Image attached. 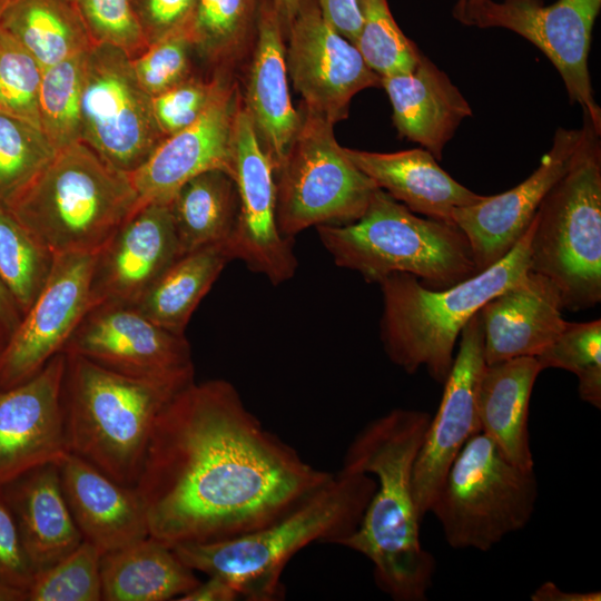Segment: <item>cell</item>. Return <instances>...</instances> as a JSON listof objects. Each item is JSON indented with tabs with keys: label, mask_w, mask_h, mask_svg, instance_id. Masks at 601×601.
Returning a JSON list of instances; mask_svg holds the SVG:
<instances>
[{
	"label": "cell",
	"mask_w": 601,
	"mask_h": 601,
	"mask_svg": "<svg viewBox=\"0 0 601 601\" xmlns=\"http://www.w3.org/2000/svg\"><path fill=\"white\" fill-rule=\"evenodd\" d=\"M333 474L265 428L230 382L208 380L189 383L160 412L135 487L149 536L174 548L270 524Z\"/></svg>",
	"instance_id": "obj_1"
},
{
	"label": "cell",
	"mask_w": 601,
	"mask_h": 601,
	"mask_svg": "<svg viewBox=\"0 0 601 601\" xmlns=\"http://www.w3.org/2000/svg\"><path fill=\"white\" fill-rule=\"evenodd\" d=\"M430 421L428 413L412 408L372 420L348 445L341 467L373 474L376 489L357 529L338 545L367 558L377 587L396 601L426 600L435 571V559L421 543L412 486Z\"/></svg>",
	"instance_id": "obj_2"
},
{
	"label": "cell",
	"mask_w": 601,
	"mask_h": 601,
	"mask_svg": "<svg viewBox=\"0 0 601 601\" xmlns=\"http://www.w3.org/2000/svg\"><path fill=\"white\" fill-rule=\"evenodd\" d=\"M376 489L370 474L341 469L287 514L247 534L210 543L179 544L174 551L194 571L231 584L240 599L277 601L288 561L312 543L339 544L358 526Z\"/></svg>",
	"instance_id": "obj_3"
},
{
	"label": "cell",
	"mask_w": 601,
	"mask_h": 601,
	"mask_svg": "<svg viewBox=\"0 0 601 601\" xmlns=\"http://www.w3.org/2000/svg\"><path fill=\"white\" fill-rule=\"evenodd\" d=\"M65 354L62 407L69 453L135 486L160 412L195 377H134Z\"/></svg>",
	"instance_id": "obj_4"
},
{
	"label": "cell",
	"mask_w": 601,
	"mask_h": 601,
	"mask_svg": "<svg viewBox=\"0 0 601 601\" xmlns=\"http://www.w3.org/2000/svg\"><path fill=\"white\" fill-rule=\"evenodd\" d=\"M532 229L531 221L501 260L444 289H430L406 273L383 278L378 283L383 296L380 336L390 361L407 374L424 367L436 383L443 384L466 323L486 302L530 270Z\"/></svg>",
	"instance_id": "obj_5"
},
{
	"label": "cell",
	"mask_w": 601,
	"mask_h": 601,
	"mask_svg": "<svg viewBox=\"0 0 601 601\" xmlns=\"http://www.w3.org/2000/svg\"><path fill=\"white\" fill-rule=\"evenodd\" d=\"M6 207L53 255L97 254L138 196L128 174L78 141L57 150Z\"/></svg>",
	"instance_id": "obj_6"
},
{
	"label": "cell",
	"mask_w": 601,
	"mask_h": 601,
	"mask_svg": "<svg viewBox=\"0 0 601 601\" xmlns=\"http://www.w3.org/2000/svg\"><path fill=\"white\" fill-rule=\"evenodd\" d=\"M316 229L334 263L368 283L406 273L440 290L479 273L469 240L455 224L420 217L380 188L357 220Z\"/></svg>",
	"instance_id": "obj_7"
},
{
	"label": "cell",
	"mask_w": 601,
	"mask_h": 601,
	"mask_svg": "<svg viewBox=\"0 0 601 601\" xmlns=\"http://www.w3.org/2000/svg\"><path fill=\"white\" fill-rule=\"evenodd\" d=\"M590 122L568 171L541 201L530 239V270L559 289L563 308L601 300V146Z\"/></svg>",
	"instance_id": "obj_8"
},
{
	"label": "cell",
	"mask_w": 601,
	"mask_h": 601,
	"mask_svg": "<svg viewBox=\"0 0 601 601\" xmlns=\"http://www.w3.org/2000/svg\"><path fill=\"white\" fill-rule=\"evenodd\" d=\"M538 493L534 469L513 464L479 432L450 466L431 512L450 546L485 552L526 526Z\"/></svg>",
	"instance_id": "obj_9"
},
{
	"label": "cell",
	"mask_w": 601,
	"mask_h": 601,
	"mask_svg": "<svg viewBox=\"0 0 601 601\" xmlns=\"http://www.w3.org/2000/svg\"><path fill=\"white\" fill-rule=\"evenodd\" d=\"M276 174V218L287 238L312 226L345 225L365 213L378 188L347 157L334 125L304 109Z\"/></svg>",
	"instance_id": "obj_10"
},
{
	"label": "cell",
	"mask_w": 601,
	"mask_h": 601,
	"mask_svg": "<svg viewBox=\"0 0 601 601\" xmlns=\"http://www.w3.org/2000/svg\"><path fill=\"white\" fill-rule=\"evenodd\" d=\"M164 139L131 59L116 47L92 45L83 63L81 141L111 167L131 174Z\"/></svg>",
	"instance_id": "obj_11"
},
{
	"label": "cell",
	"mask_w": 601,
	"mask_h": 601,
	"mask_svg": "<svg viewBox=\"0 0 601 601\" xmlns=\"http://www.w3.org/2000/svg\"><path fill=\"white\" fill-rule=\"evenodd\" d=\"M601 0H487L474 26L511 30L540 49L559 71L570 101L579 104L598 134L601 109L597 104L588 67L592 29Z\"/></svg>",
	"instance_id": "obj_12"
},
{
	"label": "cell",
	"mask_w": 601,
	"mask_h": 601,
	"mask_svg": "<svg viewBox=\"0 0 601 601\" xmlns=\"http://www.w3.org/2000/svg\"><path fill=\"white\" fill-rule=\"evenodd\" d=\"M287 32V72L305 110L335 125L347 118L356 93L381 86V77L324 18L317 0H299Z\"/></svg>",
	"instance_id": "obj_13"
},
{
	"label": "cell",
	"mask_w": 601,
	"mask_h": 601,
	"mask_svg": "<svg viewBox=\"0 0 601 601\" xmlns=\"http://www.w3.org/2000/svg\"><path fill=\"white\" fill-rule=\"evenodd\" d=\"M234 180L238 215L228 242L233 257L273 285L285 283L298 263L292 239L283 236L277 225L274 166L243 100L235 120Z\"/></svg>",
	"instance_id": "obj_14"
},
{
	"label": "cell",
	"mask_w": 601,
	"mask_h": 601,
	"mask_svg": "<svg viewBox=\"0 0 601 601\" xmlns=\"http://www.w3.org/2000/svg\"><path fill=\"white\" fill-rule=\"evenodd\" d=\"M96 254L55 256L42 289L0 349V388L36 375L61 353L91 307V276Z\"/></svg>",
	"instance_id": "obj_15"
},
{
	"label": "cell",
	"mask_w": 601,
	"mask_h": 601,
	"mask_svg": "<svg viewBox=\"0 0 601 601\" xmlns=\"http://www.w3.org/2000/svg\"><path fill=\"white\" fill-rule=\"evenodd\" d=\"M62 352L134 377H195L185 334L159 326L131 305L91 306Z\"/></svg>",
	"instance_id": "obj_16"
},
{
	"label": "cell",
	"mask_w": 601,
	"mask_h": 601,
	"mask_svg": "<svg viewBox=\"0 0 601 601\" xmlns=\"http://www.w3.org/2000/svg\"><path fill=\"white\" fill-rule=\"evenodd\" d=\"M460 346L443 383L439 410L417 453L412 486L420 518L431 512L450 466L470 437L481 432L476 392L486 366L483 326L479 312L460 334Z\"/></svg>",
	"instance_id": "obj_17"
},
{
	"label": "cell",
	"mask_w": 601,
	"mask_h": 601,
	"mask_svg": "<svg viewBox=\"0 0 601 601\" xmlns=\"http://www.w3.org/2000/svg\"><path fill=\"white\" fill-rule=\"evenodd\" d=\"M243 96L225 73L204 112L185 129L166 137L129 175L138 207L169 203L193 177L223 170L234 178V130Z\"/></svg>",
	"instance_id": "obj_18"
},
{
	"label": "cell",
	"mask_w": 601,
	"mask_h": 601,
	"mask_svg": "<svg viewBox=\"0 0 601 601\" xmlns=\"http://www.w3.org/2000/svg\"><path fill=\"white\" fill-rule=\"evenodd\" d=\"M590 127L559 128L539 167L514 188L454 209L453 223L471 246L479 272L501 260L521 239L549 190L568 171Z\"/></svg>",
	"instance_id": "obj_19"
},
{
	"label": "cell",
	"mask_w": 601,
	"mask_h": 601,
	"mask_svg": "<svg viewBox=\"0 0 601 601\" xmlns=\"http://www.w3.org/2000/svg\"><path fill=\"white\" fill-rule=\"evenodd\" d=\"M63 352L36 375L0 388V486L67 453L62 407Z\"/></svg>",
	"instance_id": "obj_20"
},
{
	"label": "cell",
	"mask_w": 601,
	"mask_h": 601,
	"mask_svg": "<svg viewBox=\"0 0 601 601\" xmlns=\"http://www.w3.org/2000/svg\"><path fill=\"white\" fill-rule=\"evenodd\" d=\"M180 255L169 203L138 207L96 254L91 306H135Z\"/></svg>",
	"instance_id": "obj_21"
},
{
	"label": "cell",
	"mask_w": 601,
	"mask_h": 601,
	"mask_svg": "<svg viewBox=\"0 0 601 601\" xmlns=\"http://www.w3.org/2000/svg\"><path fill=\"white\" fill-rule=\"evenodd\" d=\"M562 309L558 287L529 270L479 311L485 364L538 356L564 328Z\"/></svg>",
	"instance_id": "obj_22"
},
{
	"label": "cell",
	"mask_w": 601,
	"mask_h": 601,
	"mask_svg": "<svg viewBox=\"0 0 601 601\" xmlns=\"http://www.w3.org/2000/svg\"><path fill=\"white\" fill-rule=\"evenodd\" d=\"M57 464L67 504L85 541L105 554L149 536L135 486L115 481L71 453Z\"/></svg>",
	"instance_id": "obj_23"
},
{
	"label": "cell",
	"mask_w": 601,
	"mask_h": 601,
	"mask_svg": "<svg viewBox=\"0 0 601 601\" xmlns=\"http://www.w3.org/2000/svg\"><path fill=\"white\" fill-rule=\"evenodd\" d=\"M283 31L274 0H260L243 102L275 171L303 118L289 96Z\"/></svg>",
	"instance_id": "obj_24"
},
{
	"label": "cell",
	"mask_w": 601,
	"mask_h": 601,
	"mask_svg": "<svg viewBox=\"0 0 601 601\" xmlns=\"http://www.w3.org/2000/svg\"><path fill=\"white\" fill-rule=\"evenodd\" d=\"M398 136L418 144L437 160L472 109L447 75L421 53L407 72L381 77Z\"/></svg>",
	"instance_id": "obj_25"
},
{
	"label": "cell",
	"mask_w": 601,
	"mask_h": 601,
	"mask_svg": "<svg viewBox=\"0 0 601 601\" xmlns=\"http://www.w3.org/2000/svg\"><path fill=\"white\" fill-rule=\"evenodd\" d=\"M35 573L82 541L67 504L57 463L35 467L1 486Z\"/></svg>",
	"instance_id": "obj_26"
},
{
	"label": "cell",
	"mask_w": 601,
	"mask_h": 601,
	"mask_svg": "<svg viewBox=\"0 0 601 601\" xmlns=\"http://www.w3.org/2000/svg\"><path fill=\"white\" fill-rule=\"evenodd\" d=\"M344 150L380 189L413 213L428 218L453 223L454 209L476 204L485 197L452 178L424 148L396 152L346 147Z\"/></svg>",
	"instance_id": "obj_27"
},
{
	"label": "cell",
	"mask_w": 601,
	"mask_h": 601,
	"mask_svg": "<svg viewBox=\"0 0 601 601\" xmlns=\"http://www.w3.org/2000/svg\"><path fill=\"white\" fill-rule=\"evenodd\" d=\"M541 371L532 356L486 365L476 392L481 432L496 444L510 462L524 470L534 469L528 424L529 406Z\"/></svg>",
	"instance_id": "obj_28"
},
{
	"label": "cell",
	"mask_w": 601,
	"mask_h": 601,
	"mask_svg": "<svg viewBox=\"0 0 601 601\" xmlns=\"http://www.w3.org/2000/svg\"><path fill=\"white\" fill-rule=\"evenodd\" d=\"M100 575L105 601L178 600L200 582L171 546L151 536L102 554Z\"/></svg>",
	"instance_id": "obj_29"
},
{
	"label": "cell",
	"mask_w": 601,
	"mask_h": 601,
	"mask_svg": "<svg viewBox=\"0 0 601 601\" xmlns=\"http://www.w3.org/2000/svg\"><path fill=\"white\" fill-rule=\"evenodd\" d=\"M233 259L228 242L185 253L161 274L135 306L159 326L184 335L198 304L226 264Z\"/></svg>",
	"instance_id": "obj_30"
},
{
	"label": "cell",
	"mask_w": 601,
	"mask_h": 601,
	"mask_svg": "<svg viewBox=\"0 0 601 601\" xmlns=\"http://www.w3.org/2000/svg\"><path fill=\"white\" fill-rule=\"evenodd\" d=\"M180 254L229 242L238 215L234 178L208 170L186 181L169 200Z\"/></svg>",
	"instance_id": "obj_31"
},
{
	"label": "cell",
	"mask_w": 601,
	"mask_h": 601,
	"mask_svg": "<svg viewBox=\"0 0 601 601\" xmlns=\"http://www.w3.org/2000/svg\"><path fill=\"white\" fill-rule=\"evenodd\" d=\"M0 27L42 69L85 52L92 46L76 8L65 0H10Z\"/></svg>",
	"instance_id": "obj_32"
},
{
	"label": "cell",
	"mask_w": 601,
	"mask_h": 601,
	"mask_svg": "<svg viewBox=\"0 0 601 601\" xmlns=\"http://www.w3.org/2000/svg\"><path fill=\"white\" fill-rule=\"evenodd\" d=\"M260 0H197L185 28L194 52L216 72L233 63L255 36Z\"/></svg>",
	"instance_id": "obj_33"
},
{
	"label": "cell",
	"mask_w": 601,
	"mask_h": 601,
	"mask_svg": "<svg viewBox=\"0 0 601 601\" xmlns=\"http://www.w3.org/2000/svg\"><path fill=\"white\" fill-rule=\"evenodd\" d=\"M55 256L0 205V280L22 315L46 284Z\"/></svg>",
	"instance_id": "obj_34"
},
{
	"label": "cell",
	"mask_w": 601,
	"mask_h": 601,
	"mask_svg": "<svg viewBox=\"0 0 601 601\" xmlns=\"http://www.w3.org/2000/svg\"><path fill=\"white\" fill-rule=\"evenodd\" d=\"M86 52L42 69L38 96L40 129L55 151L81 141Z\"/></svg>",
	"instance_id": "obj_35"
},
{
	"label": "cell",
	"mask_w": 601,
	"mask_h": 601,
	"mask_svg": "<svg viewBox=\"0 0 601 601\" xmlns=\"http://www.w3.org/2000/svg\"><path fill=\"white\" fill-rule=\"evenodd\" d=\"M541 370L561 368L578 378L583 402L601 407V319L566 322L558 337L535 356Z\"/></svg>",
	"instance_id": "obj_36"
},
{
	"label": "cell",
	"mask_w": 601,
	"mask_h": 601,
	"mask_svg": "<svg viewBox=\"0 0 601 601\" xmlns=\"http://www.w3.org/2000/svg\"><path fill=\"white\" fill-rule=\"evenodd\" d=\"M361 29L354 43L366 65L380 77L411 71L421 51L403 33L387 0H358Z\"/></svg>",
	"instance_id": "obj_37"
},
{
	"label": "cell",
	"mask_w": 601,
	"mask_h": 601,
	"mask_svg": "<svg viewBox=\"0 0 601 601\" xmlns=\"http://www.w3.org/2000/svg\"><path fill=\"white\" fill-rule=\"evenodd\" d=\"M101 556L95 545L83 540L63 559L35 573L26 601L102 600Z\"/></svg>",
	"instance_id": "obj_38"
},
{
	"label": "cell",
	"mask_w": 601,
	"mask_h": 601,
	"mask_svg": "<svg viewBox=\"0 0 601 601\" xmlns=\"http://www.w3.org/2000/svg\"><path fill=\"white\" fill-rule=\"evenodd\" d=\"M55 152L39 129L0 114V205L7 206Z\"/></svg>",
	"instance_id": "obj_39"
},
{
	"label": "cell",
	"mask_w": 601,
	"mask_h": 601,
	"mask_svg": "<svg viewBox=\"0 0 601 601\" xmlns=\"http://www.w3.org/2000/svg\"><path fill=\"white\" fill-rule=\"evenodd\" d=\"M39 62L0 27V112L40 129Z\"/></svg>",
	"instance_id": "obj_40"
},
{
	"label": "cell",
	"mask_w": 601,
	"mask_h": 601,
	"mask_svg": "<svg viewBox=\"0 0 601 601\" xmlns=\"http://www.w3.org/2000/svg\"><path fill=\"white\" fill-rule=\"evenodd\" d=\"M75 8L92 45L116 47L130 59L148 48L131 0H76Z\"/></svg>",
	"instance_id": "obj_41"
},
{
	"label": "cell",
	"mask_w": 601,
	"mask_h": 601,
	"mask_svg": "<svg viewBox=\"0 0 601 601\" xmlns=\"http://www.w3.org/2000/svg\"><path fill=\"white\" fill-rule=\"evenodd\" d=\"M194 52L186 29L171 33L131 59L135 75L142 89L156 97L194 75Z\"/></svg>",
	"instance_id": "obj_42"
},
{
	"label": "cell",
	"mask_w": 601,
	"mask_h": 601,
	"mask_svg": "<svg viewBox=\"0 0 601 601\" xmlns=\"http://www.w3.org/2000/svg\"><path fill=\"white\" fill-rule=\"evenodd\" d=\"M224 72H215L210 78L197 75L151 97L152 112L164 136L169 137L195 122L210 102Z\"/></svg>",
	"instance_id": "obj_43"
},
{
	"label": "cell",
	"mask_w": 601,
	"mask_h": 601,
	"mask_svg": "<svg viewBox=\"0 0 601 601\" xmlns=\"http://www.w3.org/2000/svg\"><path fill=\"white\" fill-rule=\"evenodd\" d=\"M33 577L35 570L0 486V583L26 594Z\"/></svg>",
	"instance_id": "obj_44"
},
{
	"label": "cell",
	"mask_w": 601,
	"mask_h": 601,
	"mask_svg": "<svg viewBox=\"0 0 601 601\" xmlns=\"http://www.w3.org/2000/svg\"><path fill=\"white\" fill-rule=\"evenodd\" d=\"M149 45L187 27L197 0H131Z\"/></svg>",
	"instance_id": "obj_45"
},
{
	"label": "cell",
	"mask_w": 601,
	"mask_h": 601,
	"mask_svg": "<svg viewBox=\"0 0 601 601\" xmlns=\"http://www.w3.org/2000/svg\"><path fill=\"white\" fill-rule=\"evenodd\" d=\"M324 18L352 43L361 29L358 0H317Z\"/></svg>",
	"instance_id": "obj_46"
},
{
	"label": "cell",
	"mask_w": 601,
	"mask_h": 601,
	"mask_svg": "<svg viewBox=\"0 0 601 601\" xmlns=\"http://www.w3.org/2000/svg\"><path fill=\"white\" fill-rule=\"evenodd\" d=\"M194 589L178 598V601H235L240 600L236 589L221 578L207 575Z\"/></svg>",
	"instance_id": "obj_47"
},
{
	"label": "cell",
	"mask_w": 601,
	"mask_h": 601,
	"mask_svg": "<svg viewBox=\"0 0 601 601\" xmlns=\"http://www.w3.org/2000/svg\"><path fill=\"white\" fill-rule=\"evenodd\" d=\"M22 314L14 299L0 280V342L3 344L14 332Z\"/></svg>",
	"instance_id": "obj_48"
},
{
	"label": "cell",
	"mask_w": 601,
	"mask_h": 601,
	"mask_svg": "<svg viewBox=\"0 0 601 601\" xmlns=\"http://www.w3.org/2000/svg\"><path fill=\"white\" fill-rule=\"evenodd\" d=\"M533 601H600V591L564 592L553 582H545L531 595Z\"/></svg>",
	"instance_id": "obj_49"
},
{
	"label": "cell",
	"mask_w": 601,
	"mask_h": 601,
	"mask_svg": "<svg viewBox=\"0 0 601 601\" xmlns=\"http://www.w3.org/2000/svg\"><path fill=\"white\" fill-rule=\"evenodd\" d=\"M487 0H457L454 9V18L463 24L474 26L475 19Z\"/></svg>",
	"instance_id": "obj_50"
},
{
	"label": "cell",
	"mask_w": 601,
	"mask_h": 601,
	"mask_svg": "<svg viewBox=\"0 0 601 601\" xmlns=\"http://www.w3.org/2000/svg\"><path fill=\"white\" fill-rule=\"evenodd\" d=\"M284 30L287 31L296 16L299 0H274Z\"/></svg>",
	"instance_id": "obj_51"
},
{
	"label": "cell",
	"mask_w": 601,
	"mask_h": 601,
	"mask_svg": "<svg viewBox=\"0 0 601 601\" xmlns=\"http://www.w3.org/2000/svg\"><path fill=\"white\" fill-rule=\"evenodd\" d=\"M0 601H26V594L0 583Z\"/></svg>",
	"instance_id": "obj_52"
},
{
	"label": "cell",
	"mask_w": 601,
	"mask_h": 601,
	"mask_svg": "<svg viewBox=\"0 0 601 601\" xmlns=\"http://www.w3.org/2000/svg\"><path fill=\"white\" fill-rule=\"evenodd\" d=\"M10 0H0V20H1V17H2V13L6 9V7L8 6Z\"/></svg>",
	"instance_id": "obj_53"
},
{
	"label": "cell",
	"mask_w": 601,
	"mask_h": 601,
	"mask_svg": "<svg viewBox=\"0 0 601 601\" xmlns=\"http://www.w3.org/2000/svg\"><path fill=\"white\" fill-rule=\"evenodd\" d=\"M65 1L68 2V3H70V4H72V6L75 7V1H76V0H65Z\"/></svg>",
	"instance_id": "obj_54"
},
{
	"label": "cell",
	"mask_w": 601,
	"mask_h": 601,
	"mask_svg": "<svg viewBox=\"0 0 601 601\" xmlns=\"http://www.w3.org/2000/svg\"><path fill=\"white\" fill-rule=\"evenodd\" d=\"M2 345H3V344L0 342V349H1Z\"/></svg>",
	"instance_id": "obj_55"
},
{
	"label": "cell",
	"mask_w": 601,
	"mask_h": 601,
	"mask_svg": "<svg viewBox=\"0 0 601 601\" xmlns=\"http://www.w3.org/2000/svg\"><path fill=\"white\" fill-rule=\"evenodd\" d=\"M1 114V112H0Z\"/></svg>",
	"instance_id": "obj_56"
}]
</instances>
